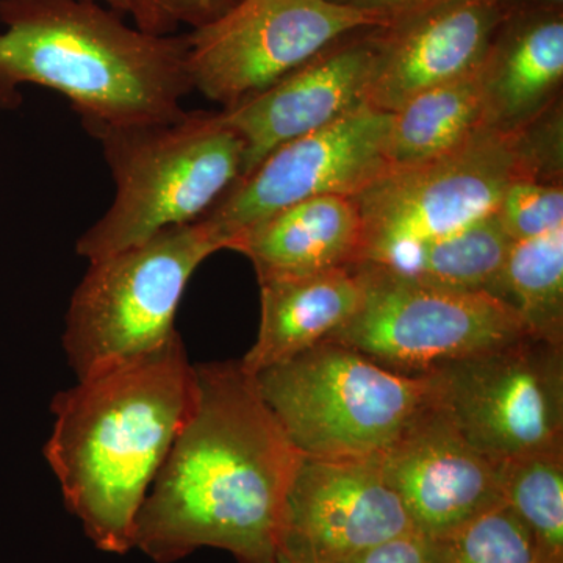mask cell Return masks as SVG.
<instances>
[{"mask_svg":"<svg viewBox=\"0 0 563 563\" xmlns=\"http://www.w3.org/2000/svg\"><path fill=\"white\" fill-rule=\"evenodd\" d=\"M195 369L190 415L141 506L135 548L157 563L199 548L228 551L239 563H276L302 454L240 362Z\"/></svg>","mask_w":563,"mask_h":563,"instance_id":"1","label":"cell"},{"mask_svg":"<svg viewBox=\"0 0 563 563\" xmlns=\"http://www.w3.org/2000/svg\"><path fill=\"white\" fill-rule=\"evenodd\" d=\"M196 369L180 335L154 354L81 379L52 401L44 455L65 506L98 550L135 548L141 506L190 415Z\"/></svg>","mask_w":563,"mask_h":563,"instance_id":"2","label":"cell"},{"mask_svg":"<svg viewBox=\"0 0 563 563\" xmlns=\"http://www.w3.org/2000/svg\"><path fill=\"white\" fill-rule=\"evenodd\" d=\"M0 107L31 84L65 96L90 132L185 113L187 35L140 31L92 0H0Z\"/></svg>","mask_w":563,"mask_h":563,"instance_id":"3","label":"cell"},{"mask_svg":"<svg viewBox=\"0 0 563 563\" xmlns=\"http://www.w3.org/2000/svg\"><path fill=\"white\" fill-rule=\"evenodd\" d=\"M91 133L101 141L114 198L77 240V254L88 262L201 220L242 176L243 140L222 111L185 110L176 120Z\"/></svg>","mask_w":563,"mask_h":563,"instance_id":"4","label":"cell"},{"mask_svg":"<svg viewBox=\"0 0 563 563\" xmlns=\"http://www.w3.org/2000/svg\"><path fill=\"white\" fill-rule=\"evenodd\" d=\"M254 379L292 446L329 461H379L439 398L432 373L390 372L332 340Z\"/></svg>","mask_w":563,"mask_h":563,"instance_id":"5","label":"cell"},{"mask_svg":"<svg viewBox=\"0 0 563 563\" xmlns=\"http://www.w3.org/2000/svg\"><path fill=\"white\" fill-rule=\"evenodd\" d=\"M222 250L217 235L196 221L90 262L63 333L77 379L154 354L179 335L174 324L185 288L201 263Z\"/></svg>","mask_w":563,"mask_h":563,"instance_id":"6","label":"cell"},{"mask_svg":"<svg viewBox=\"0 0 563 563\" xmlns=\"http://www.w3.org/2000/svg\"><path fill=\"white\" fill-rule=\"evenodd\" d=\"M354 266L362 279L361 306L329 340L390 372L431 374L531 335L512 307L490 292L451 290L373 263Z\"/></svg>","mask_w":563,"mask_h":563,"instance_id":"7","label":"cell"},{"mask_svg":"<svg viewBox=\"0 0 563 563\" xmlns=\"http://www.w3.org/2000/svg\"><path fill=\"white\" fill-rule=\"evenodd\" d=\"M517 180L529 179L515 133L490 129L437 161L391 169L352 198L363 225L358 263L388 265L487 217Z\"/></svg>","mask_w":563,"mask_h":563,"instance_id":"8","label":"cell"},{"mask_svg":"<svg viewBox=\"0 0 563 563\" xmlns=\"http://www.w3.org/2000/svg\"><path fill=\"white\" fill-rule=\"evenodd\" d=\"M432 374L440 406L490 461L563 454V344L525 335Z\"/></svg>","mask_w":563,"mask_h":563,"instance_id":"9","label":"cell"},{"mask_svg":"<svg viewBox=\"0 0 563 563\" xmlns=\"http://www.w3.org/2000/svg\"><path fill=\"white\" fill-rule=\"evenodd\" d=\"M379 27L331 0H240L187 33L192 90L222 110L261 95L336 40Z\"/></svg>","mask_w":563,"mask_h":563,"instance_id":"10","label":"cell"},{"mask_svg":"<svg viewBox=\"0 0 563 563\" xmlns=\"http://www.w3.org/2000/svg\"><path fill=\"white\" fill-rule=\"evenodd\" d=\"M391 114L363 106L321 131L288 141L240 177L201 218L224 250L240 233L292 203L354 198L390 172Z\"/></svg>","mask_w":563,"mask_h":563,"instance_id":"11","label":"cell"},{"mask_svg":"<svg viewBox=\"0 0 563 563\" xmlns=\"http://www.w3.org/2000/svg\"><path fill=\"white\" fill-rule=\"evenodd\" d=\"M415 531L379 461L303 457L282 514L279 555L295 563H346Z\"/></svg>","mask_w":563,"mask_h":563,"instance_id":"12","label":"cell"},{"mask_svg":"<svg viewBox=\"0 0 563 563\" xmlns=\"http://www.w3.org/2000/svg\"><path fill=\"white\" fill-rule=\"evenodd\" d=\"M385 481L426 539L503 504L501 465L459 431L439 398L379 459Z\"/></svg>","mask_w":563,"mask_h":563,"instance_id":"13","label":"cell"},{"mask_svg":"<svg viewBox=\"0 0 563 563\" xmlns=\"http://www.w3.org/2000/svg\"><path fill=\"white\" fill-rule=\"evenodd\" d=\"M507 7L498 0H450L374 27L365 106L393 114L415 96L476 73Z\"/></svg>","mask_w":563,"mask_h":563,"instance_id":"14","label":"cell"},{"mask_svg":"<svg viewBox=\"0 0 563 563\" xmlns=\"http://www.w3.org/2000/svg\"><path fill=\"white\" fill-rule=\"evenodd\" d=\"M373 31L362 29L336 40L261 95L221 110L243 140L242 176L282 144L321 131L365 106Z\"/></svg>","mask_w":563,"mask_h":563,"instance_id":"15","label":"cell"},{"mask_svg":"<svg viewBox=\"0 0 563 563\" xmlns=\"http://www.w3.org/2000/svg\"><path fill=\"white\" fill-rule=\"evenodd\" d=\"M485 129L515 133L561 98L562 3H510L479 68Z\"/></svg>","mask_w":563,"mask_h":563,"instance_id":"16","label":"cell"},{"mask_svg":"<svg viewBox=\"0 0 563 563\" xmlns=\"http://www.w3.org/2000/svg\"><path fill=\"white\" fill-rule=\"evenodd\" d=\"M363 225L347 196L292 203L240 233L231 250L246 255L258 280L347 268L361 262Z\"/></svg>","mask_w":563,"mask_h":563,"instance_id":"17","label":"cell"},{"mask_svg":"<svg viewBox=\"0 0 563 563\" xmlns=\"http://www.w3.org/2000/svg\"><path fill=\"white\" fill-rule=\"evenodd\" d=\"M258 284L261 329L254 346L240 361L251 376L331 339L362 302V279L355 266Z\"/></svg>","mask_w":563,"mask_h":563,"instance_id":"18","label":"cell"},{"mask_svg":"<svg viewBox=\"0 0 563 563\" xmlns=\"http://www.w3.org/2000/svg\"><path fill=\"white\" fill-rule=\"evenodd\" d=\"M483 129V90L477 69L415 96L391 114L387 141L390 172L444 157Z\"/></svg>","mask_w":563,"mask_h":563,"instance_id":"19","label":"cell"},{"mask_svg":"<svg viewBox=\"0 0 563 563\" xmlns=\"http://www.w3.org/2000/svg\"><path fill=\"white\" fill-rule=\"evenodd\" d=\"M512 243L493 211L380 266L451 290L492 292Z\"/></svg>","mask_w":563,"mask_h":563,"instance_id":"20","label":"cell"},{"mask_svg":"<svg viewBox=\"0 0 563 563\" xmlns=\"http://www.w3.org/2000/svg\"><path fill=\"white\" fill-rule=\"evenodd\" d=\"M490 295L512 307L531 335L563 344V225L514 242Z\"/></svg>","mask_w":563,"mask_h":563,"instance_id":"21","label":"cell"},{"mask_svg":"<svg viewBox=\"0 0 563 563\" xmlns=\"http://www.w3.org/2000/svg\"><path fill=\"white\" fill-rule=\"evenodd\" d=\"M503 501L526 526L537 563H563V454L501 465Z\"/></svg>","mask_w":563,"mask_h":563,"instance_id":"22","label":"cell"},{"mask_svg":"<svg viewBox=\"0 0 563 563\" xmlns=\"http://www.w3.org/2000/svg\"><path fill=\"white\" fill-rule=\"evenodd\" d=\"M431 563H537L526 526L506 503L428 539Z\"/></svg>","mask_w":563,"mask_h":563,"instance_id":"23","label":"cell"},{"mask_svg":"<svg viewBox=\"0 0 563 563\" xmlns=\"http://www.w3.org/2000/svg\"><path fill=\"white\" fill-rule=\"evenodd\" d=\"M495 214L512 242L543 235L563 225V185L514 181L499 199Z\"/></svg>","mask_w":563,"mask_h":563,"instance_id":"24","label":"cell"},{"mask_svg":"<svg viewBox=\"0 0 563 563\" xmlns=\"http://www.w3.org/2000/svg\"><path fill=\"white\" fill-rule=\"evenodd\" d=\"M518 155L531 181L562 185L563 109L562 99L548 107L540 117L515 132Z\"/></svg>","mask_w":563,"mask_h":563,"instance_id":"25","label":"cell"},{"mask_svg":"<svg viewBox=\"0 0 563 563\" xmlns=\"http://www.w3.org/2000/svg\"><path fill=\"white\" fill-rule=\"evenodd\" d=\"M132 20L140 31L174 35L180 25L191 31L217 21L240 0H129Z\"/></svg>","mask_w":563,"mask_h":563,"instance_id":"26","label":"cell"},{"mask_svg":"<svg viewBox=\"0 0 563 563\" xmlns=\"http://www.w3.org/2000/svg\"><path fill=\"white\" fill-rule=\"evenodd\" d=\"M339 5L347 7L372 18L379 27L393 22L406 20L433 7L442 5L450 0H331Z\"/></svg>","mask_w":563,"mask_h":563,"instance_id":"27","label":"cell"},{"mask_svg":"<svg viewBox=\"0 0 563 563\" xmlns=\"http://www.w3.org/2000/svg\"><path fill=\"white\" fill-rule=\"evenodd\" d=\"M346 563H431L428 539L418 532L407 533Z\"/></svg>","mask_w":563,"mask_h":563,"instance_id":"28","label":"cell"},{"mask_svg":"<svg viewBox=\"0 0 563 563\" xmlns=\"http://www.w3.org/2000/svg\"><path fill=\"white\" fill-rule=\"evenodd\" d=\"M92 2L102 3L110 10L117 11L121 16H132V5L129 0H92Z\"/></svg>","mask_w":563,"mask_h":563,"instance_id":"29","label":"cell"},{"mask_svg":"<svg viewBox=\"0 0 563 563\" xmlns=\"http://www.w3.org/2000/svg\"><path fill=\"white\" fill-rule=\"evenodd\" d=\"M498 2L506 3H563V0H498Z\"/></svg>","mask_w":563,"mask_h":563,"instance_id":"30","label":"cell"},{"mask_svg":"<svg viewBox=\"0 0 563 563\" xmlns=\"http://www.w3.org/2000/svg\"><path fill=\"white\" fill-rule=\"evenodd\" d=\"M276 563H295V562L287 561V559H284V558H277Z\"/></svg>","mask_w":563,"mask_h":563,"instance_id":"31","label":"cell"}]
</instances>
